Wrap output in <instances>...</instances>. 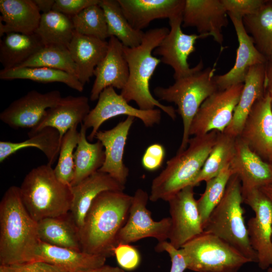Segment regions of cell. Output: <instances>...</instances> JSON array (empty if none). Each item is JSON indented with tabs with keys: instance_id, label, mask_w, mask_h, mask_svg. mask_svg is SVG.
Returning a JSON list of instances; mask_svg holds the SVG:
<instances>
[{
	"instance_id": "6da1fadb",
	"label": "cell",
	"mask_w": 272,
	"mask_h": 272,
	"mask_svg": "<svg viewBox=\"0 0 272 272\" xmlns=\"http://www.w3.org/2000/svg\"><path fill=\"white\" fill-rule=\"evenodd\" d=\"M132 196L123 191H104L92 202L79 229L82 251L114 255L118 234L129 215Z\"/></svg>"
},
{
	"instance_id": "7a4b0ae2",
	"label": "cell",
	"mask_w": 272,
	"mask_h": 272,
	"mask_svg": "<svg viewBox=\"0 0 272 272\" xmlns=\"http://www.w3.org/2000/svg\"><path fill=\"white\" fill-rule=\"evenodd\" d=\"M37 222L26 209L19 187L11 186L0 202V263L30 262L40 242Z\"/></svg>"
},
{
	"instance_id": "3957f363",
	"label": "cell",
	"mask_w": 272,
	"mask_h": 272,
	"mask_svg": "<svg viewBox=\"0 0 272 272\" xmlns=\"http://www.w3.org/2000/svg\"><path fill=\"white\" fill-rule=\"evenodd\" d=\"M167 27L150 29L146 32L142 43L130 48L123 46V52L128 63L129 76L120 94L129 103L134 101L138 108L145 110L157 107L172 119L176 118V110L172 106L163 105L156 99L150 92V80L159 63L160 58L152 52L168 33Z\"/></svg>"
},
{
	"instance_id": "277c9868",
	"label": "cell",
	"mask_w": 272,
	"mask_h": 272,
	"mask_svg": "<svg viewBox=\"0 0 272 272\" xmlns=\"http://www.w3.org/2000/svg\"><path fill=\"white\" fill-rule=\"evenodd\" d=\"M218 131L190 138L187 148L177 152L166 162L165 168L152 182L149 200L168 201L192 184L201 170L216 142Z\"/></svg>"
},
{
	"instance_id": "5b68a950",
	"label": "cell",
	"mask_w": 272,
	"mask_h": 272,
	"mask_svg": "<svg viewBox=\"0 0 272 272\" xmlns=\"http://www.w3.org/2000/svg\"><path fill=\"white\" fill-rule=\"evenodd\" d=\"M19 189L26 209L37 222L70 213L71 186L59 181L52 165L48 163L32 169L24 177Z\"/></svg>"
},
{
	"instance_id": "8992f818",
	"label": "cell",
	"mask_w": 272,
	"mask_h": 272,
	"mask_svg": "<svg viewBox=\"0 0 272 272\" xmlns=\"http://www.w3.org/2000/svg\"><path fill=\"white\" fill-rule=\"evenodd\" d=\"M242 202L241 182L233 174L222 199L204 224L203 232L219 237L251 262L257 263V255L251 246L245 224Z\"/></svg>"
},
{
	"instance_id": "52a82bcc",
	"label": "cell",
	"mask_w": 272,
	"mask_h": 272,
	"mask_svg": "<svg viewBox=\"0 0 272 272\" xmlns=\"http://www.w3.org/2000/svg\"><path fill=\"white\" fill-rule=\"evenodd\" d=\"M201 59L198 69L191 74L175 80L174 83L167 88L157 87L154 95L160 100L174 103L176 112L181 117L183 134L178 152L184 150L190 139L191 123L203 101L218 90L214 80V67L203 70Z\"/></svg>"
},
{
	"instance_id": "ba28073f",
	"label": "cell",
	"mask_w": 272,
	"mask_h": 272,
	"mask_svg": "<svg viewBox=\"0 0 272 272\" xmlns=\"http://www.w3.org/2000/svg\"><path fill=\"white\" fill-rule=\"evenodd\" d=\"M187 269L196 272H238L251 260L219 237L205 232L181 248Z\"/></svg>"
},
{
	"instance_id": "9c48e42d",
	"label": "cell",
	"mask_w": 272,
	"mask_h": 272,
	"mask_svg": "<svg viewBox=\"0 0 272 272\" xmlns=\"http://www.w3.org/2000/svg\"><path fill=\"white\" fill-rule=\"evenodd\" d=\"M242 195L243 202L255 213L247 222V232L258 266L264 270L272 265V203L260 189L242 192Z\"/></svg>"
},
{
	"instance_id": "30bf717a",
	"label": "cell",
	"mask_w": 272,
	"mask_h": 272,
	"mask_svg": "<svg viewBox=\"0 0 272 272\" xmlns=\"http://www.w3.org/2000/svg\"><path fill=\"white\" fill-rule=\"evenodd\" d=\"M244 83L218 90L199 107L190 126L189 135H200L215 130L223 132L230 123Z\"/></svg>"
},
{
	"instance_id": "8fae6325",
	"label": "cell",
	"mask_w": 272,
	"mask_h": 272,
	"mask_svg": "<svg viewBox=\"0 0 272 272\" xmlns=\"http://www.w3.org/2000/svg\"><path fill=\"white\" fill-rule=\"evenodd\" d=\"M120 115L137 118L145 126L151 127L160 123L161 110L155 108L145 110L135 108L130 105L120 94H117L114 88H106L100 93L96 105L90 110L82 123L87 129L92 128L88 140L93 141L95 139L100 127L105 121Z\"/></svg>"
},
{
	"instance_id": "7c38bea8",
	"label": "cell",
	"mask_w": 272,
	"mask_h": 272,
	"mask_svg": "<svg viewBox=\"0 0 272 272\" xmlns=\"http://www.w3.org/2000/svg\"><path fill=\"white\" fill-rule=\"evenodd\" d=\"M149 200V195L145 190L137 189L132 195L127 220L117 237L116 245L129 244L146 238H154L159 242L168 240L170 218L154 221L151 212L147 208Z\"/></svg>"
},
{
	"instance_id": "4fadbf2b",
	"label": "cell",
	"mask_w": 272,
	"mask_h": 272,
	"mask_svg": "<svg viewBox=\"0 0 272 272\" xmlns=\"http://www.w3.org/2000/svg\"><path fill=\"white\" fill-rule=\"evenodd\" d=\"M170 29L160 44L153 51L154 55L161 56V62L174 70V80L189 75L199 66L190 67L187 59L195 50L197 39L210 36L208 34H187L181 29L182 15L169 20Z\"/></svg>"
},
{
	"instance_id": "5bb4252c",
	"label": "cell",
	"mask_w": 272,
	"mask_h": 272,
	"mask_svg": "<svg viewBox=\"0 0 272 272\" xmlns=\"http://www.w3.org/2000/svg\"><path fill=\"white\" fill-rule=\"evenodd\" d=\"M194 195V186L189 185L168 201L171 219L168 242L176 249L203 232Z\"/></svg>"
},
{
	"instance_id": "9a60e30c",
	"label": "cell",
	"mask_w": 272,
	"mask_h": 272,
	"mask_svg": "<svg viewBox=\"0 0 272 272\" xmlns=\"http://www.w3.org/2000/svg\"><path fill=\"white\" fill-rule=\"evenodd\" d=\"M61 98L58 90L45 93L30 91L2 111L0 120L13 129H33L40 123L47 109L55 106Z\"/></svg>"
},
{
	"instance_id": "2e32d148",
	"label": "cell",
	"mask_w": 272,
	"mask_h": 272,
	"mask_svg": "<svg viewBox=\"0 0 272 272\" xmlns=\"http://www.w3.org/2000/svg\"><path fill=\"white\" fill-rule=\"evenodd\" d=\"M238 137L262 160L272 159V108L265 92L253 105Z\"/></svg>"
},
{
	"instance_id": "e0dca14e",
	"label": "cell",
	"mask_w": 272,
	"mask_h": 272,
	"mask_svg": "<svg viewBox=\"0 0 272 272\" xmlns=\"http://www.w3.org/2000/svg\"><path fill=\"white\" fill-rule=\"evenodd\" d=\"M228 24L227 13L222 0H185L183 27L195 28L199 34H208L222 46V30Z\"/></svg>"
},
{
	"instance_id": "ac0fdd59",
	"label": "cell",
	"mask_w": 272,
	"mask_h": 272,
	"mask_svg": "<svg viewBox=\"0 0 272 272\" xmlns=\"http://www.w3.org/2000/svg\"><path fill=\"white\" fill-rule=\"evenodd\" d=\"M235 28L238 41L235 63L226 73L215 75L218 90L244 83L249 69L255 65L265 64L266 57L256 47L252 37L247 33L242 19L229 16Z\"/></svg>"
},
{
	"instance_id": "d6986e66",
	"label": "cell",
	"mask_w": 272,
	"mask_h": 272,
	"mask_svg": "<svg viewBox=\"0 0 272 272\" xmlns=\"http://www.w3.org/2000/svg\"><path fill=\"white\" fill-rule=\"evenodd\" d=\"M135 118L128 116L110 129L99 130L95 136L102 144L105 151L104 162L98 171L109 174L123 185L129 175L128 168L123 162L124 148Z\"/></svg>"
},
{
	"instance_id": "ffe728a7",
	"label": "cell",
	"mask_w": 272,
	"mask_h": 272,
	"mask_svg": "<svg viewBox=\"0 0 272 272\" xmlns=\"http://www.w3.org/2000/svg\"><path fill=\"white\" fill-rule=\"evenodd\" d=\"M107 51L95 69V79L91 90L90 99L98 100L106 88L121 90L125 86L129 76L128 63L123 52V45L116 38L109 37Z\"/></svg>"
},
{
	"instance_id": "44dd1931",
	"label": "cell",
	"mask_w": 272,
	"mask_h": 272,
	"mask_svg": "<svg viewBox=\"0 0 272 272\" xmlns=\"http://www.w3.org/2000/svg\"><path fill=\"white\" fill-rule=\"evenodd\" d=\"M230 167L240 180L242 192L260 189L272 184V172L269 163L254 153L238 137L236 138L235 153Z\"/></svg>"
},
{
	"instance_id": "7402d4cb",
	"label": "cell",
	"mask_w": 272,
	"mask_h": 272,
	"mask_svg": "<svg viewBox=\"0 0 272 272\" xmlns=\"http://www.w3.org/2000/svg\"><path fill=\"white\" fill-rule=\"evenodd\" d=\"M131 27L143 31L153 20L182 16L185 0H117Z\"/></svg>"
},
{
	"instance_id": "603a6c76",
	"label": "cell",
	"mask_w": 272,
	"mask_h": 272,
	"mask_svg": "<svg viewBox=\"0 0 272 272\" xmlns=\"http://www.w3.org/2000/svg\"><path fill=\"white\" fill-rule=\"evenodd\" d=\"M90 111L89 98L85 96L69 95L62 97L55 106L47 109L40 123L30 129L28 135L50 127L58 131L61 143L67 131L79 123H83Z\"/></svg>"
},
{
	"instance_id": "cb8c5ba5",
	"label": "cell",
	"mask_w": 272,
	"mask_h": 272,
	"mask_svg": "<svg viewBox=\"0 0 272 272\" xmlns=\"http://www.w3.org/2000/svg\"><path fill=\"white\" fill-rule=\"evenodd\" d=\"M123 185L109 174L98 171L79 183L71 186L72 200L70 214L79 229L92 202L104 191H123Z\"/></svg>"
},
{
	"instance_id": "d4e9b609",
	"label": "cell",
	"mask_w": 272,
	"mask_h": 272,
	"mask_svg": "<svg viewBox=\"0 0 272 272\" xmlns=\"http://www.w3.org/2000/svg\"><path fill=\"white\" fill-rule=\"evenodd\" d=\"M107 257L51 245L40 241L32 261H42L66 272H84L105 264Z\"/></svg>"
},
{
	"instance_id": "484cf974",
	"label": "cell",
	"mask_w": 272,
	"mask_h": 272,
	"mask_svg": "<svg viewBox=\"0 0 272 272\" xmlns=\"http://www.w3.org/2000/svg\"><path fill=\"white\" fill-rule=\"evenodd\" d=\"M0 36L16 32L34 33L41 14L33 0L0 1Z\"/></svg>"
},
{
	"instance_id": "4316f807",
	"label": "cell",
	"mask_w": 272,
	"mask_h": 272,
	"mask_svg": "<svg viewBox=\"0 0 272 272\" xmlns=\"http://www.w3.org/2000/svg\"><path fill=\"white\" fill-rule=\"evenodd\" d=\"M108 42L75 32L68 46L77 71V78L84 86L94 76L95 68L105 56Z\"/></svg>"
},
{
	"instance_id": "83f0119b",
	"label": "cell",
	"mask_w": 272,
	"mask_h": 272,
	"mask_svg": "<svg viewBox=\"0 0 272 272\" xmlns=\"http://www.w3.org/2000/svg\"><path fill=\"white\" fill-rule=\"evenodd\" d=\"M265 64L251 66L247 74L239 101L230 123L223 132L237 138L254 103L265 93Z\"/></svg>"
},
{
	"instance_id": "f1b7e54d",
	"label": "cell",
	"mask_w": 272,
	"mask_h": 272,
	"mask_svg": "<svg viewBox=\"0 0 272 272\" xmlns=\"http://www.w3.org/2000/svg\"><path fill=\"white\" fill-rule=\"evenodd\" d=\"M40 241L58 247L82 251L79 229L70 213L54 218L43 219L37 222Z\"/></svg>"
},
{
	"instance_id": "f546056e",
	"label": "cell",
	"mask_w": 272,
	"mask_h": 272,
	"mask_svg": "<svg viewBox=\"0 0 272 272\" xmlns=\"http://www.w3.org/2000/svg\"><path fill=\"white\" fill-rule=\"evenodd\" d=\"M43 46L35 33L25 34L11 32L5 34L0 41V62L3 69L19 66Z\"/></svg>"
},
{
	"instance_id": "4dcf8cb0",
	"label": "cell",
	"mask_w": 272,
	"mask_h": 272,
	"mask_svg": "<svg viewBox=\"0 0 272 272\" xmlns=\"http://www.w3.org/2000/svg\"><path fill=\"white\" fill-rule=\"evenodd\" d=\"M87 129L82 123L78 145L74 154V175L71 184L74 186L98 171L105 160V151L101 142H89Z\"/></svg>"
},
{
	"instance_id": "1f68e13d",
	"label": "cell",
	"mask_w": 272,
	"mask_h": 272,
	"mask_svg": "<svg viewBox=\"0 0 272 272\" xmlns=\"http://www.w3.org/2000/svg\"><path fill=\"white\" fill-rule=\"evenodd\" d=\"M28 137L27 140L20 142L1 141L0 162L21 149L34 147L43 152L48 160V163L52 165L58 156L61 145L58 131L52 127H47Z\"/></svg>"
},
{
	"instance_id": "d6a6232c",
	"label": "cell",
	"mask_w": 272,
	"mask_h": 272,
	"mask_svg": "<svg viewBox=\"0 0 272 272\" xmlns=\"http://www.w3.org/2000/svg\"><path fill=\"white\" fill-rule=\"evenodd\" d=\"M107 25L109 37H115L123 46L133 48L142 42L145 32L133 28L117 0H100Z\"/></svg>"
},
{
	"instance_id": "836d02e7",
	"label": "cell",
	"mask_w": 272,
	"mask_h": 272,
	"mask_svg": "<svg viewBox=\"0 0 272 272\" xmlns=\"http://www.w3.org/2000/svg\"><path fill=\"white\" fill-rule=\"evenodd\" d=\"M75 32L71 17L52 10L41 14L39 25L34 33L39 37L44 46L57 45L68 48Z\"/></svg>"
},
{
	"instance_id": "e575fe53",
	"label": "cell",
	"mask_w": 272,
	"mask_h": 272,
	"mask_svg": "<svg viewBox=\"0 0 272 272\" xmlns=\"http://www.w3.org/2000/svg\"><path fill=\"white\" fill-rule=\"evenodd\" d=\"M0 79L4 80L15 79L29 80L42 83L60 82L78 92L84 90V85L78 78L67 72L45 67H17L2 69Z\"/></svg>"
},
{
	"instance_id": "d590c367",
	"label": "cell",
	"mask_w": 272,
	"mask_h": 272,
	"mask_svg": "<svg viewBox=\"0 0 272 272\" xmlns=\"http://www.w3.org/2000/svg\"><path fill=\"white\" fill-rule=\"evenodd\" d=\"M236 140L235 137L218 132L212 149L192 186L194 187L214 178L223 168L230 165L235 153Z\"/></svg>"
},
{
	"instance_id": "8d00e7d4",
	"label": "cell",
	"mask_w": 272,
	"mask_h": 272,
	"mask_svg": "<svg viewBox=\"0 0 272 272\" xmlns=\"http://www.w3.org/2000/svg\"><path fill=\"white\" fill-rule=\"evenodd\" d=\"M242 21L257 49L269 58L272 53V1H266L257 12L244 17Z\"/></svg>"
},
{
	"instance_id": "74e56055",
	"label": "cell",
	"mask_w": 272,
	"mask_h": 272,
	"mask_svg": "<svg viewBox=\"0 0 272 272\" xmlns=\"http://www.w3.org/2000/svg\"><path fill=\"white\" fill-rule=\"evenodd\" d=\"M18 67H45L63 71L77 78L75 64L67 47L57 45L43 46Z\"/></svg>"
},
{
	"instance_id": "f35d334b",
	"label": "cell",
	"mask_w": 272,
	"mask_h": 272,
	"mask_svg": "<svg viewBox=\"0 0 272 272\" xmlns=\"http://www.w3.org/2000/svg\"><path fill=\"white\" fill-rule=\"evenodd\" d=\"M233 174L229 165L223 168L216 176L206 182L205 191L196 200L203 226L212 212L222 199L227 184Z\"/></svg>"
},
{
	"instance_id": "ab89813d",
	"label": "cell",
	"mask_w": 272,
	"mask_h": 272,
	"mask_svg": "<svg viewBox=\"0 0 272 272\" xmlns=\"http://www.w3.org/2000/svg\"><path fill=\"white\" fill-rule=\"evenodd\" d=\"M99 4L85 8L72 20L76 32L105 40L109 38L107 25L104 11Z\"/></svg>"
},
{
	"instance_id": "60d3db41",
	"label": "cell",
	"mask_w": 272,
	"mask_h": 272,
	"mask_svg": "<svg viewBox=\"0 0 272 272\" xmlns=\"http://www.w3.org/2000/svg\"><path fill=\"white\" fill-rule=\"evenodd\" d=\"M78 126L71 128L63 136L58 153L57 164L53 168L55 175L61 182L71 186L74 175V154L79 140Z\"/></svg>"
},
{
	"instance_id": "b9f144b4",
	"label": "cell",
	"mask_w": 272,
	"mask_h": 272,
	"mask_svg": "<svg viewBox=\"0 0 272 272\" xmlns=\"http://www.w3.org/2000/svg\"><path fill=\"white\" fill-rule=\"evenodd\" d=\"M266 2L263 0H222L229 16L241 19L257 12Z\"/></svg>"
},
{
	"instance_id": "7bdbcfd3",
	"label": "cell",
	"mask_w": 272,
	"mask_h": 272,
	"mask_svg": "<svg viewBox=\"0 0 272 272\" xmlns=\"http://www.w3.org/2000/svg\"><path fill=\"white\" fill-rule=\"evenodd\" d=\"M119 267L124 270H132L140 265L141 256L138 250L129 244L119 243L113 249Z\"/></svg>"
},
{
	"instance_id": "ee69618b",
	"label": "cell",
	"mask_w": 272,
	"mask_h": 272,
	"mask_svg": "<svg viewBox=\"0 0 272 272\" xmlns=\"http://www.w3.org/2000/svg\"><path fill=\"white\" fill-rule=\"evenodd\" d=\"M165 157V150L160 144H153L145 151L142 159L143 167L153 171L158 169L162 166Z\"/></svg>"
},
{
	"instance_id": "f6af8a7d",
	"label": "cell",
	"mask_w": 272,
	"mask_h": 272,
	"mask_svg": "<svg viewBox=\"0 0 272 272\" xmlns=\"http://www.w3.org/2000/svg\"><path fill=\"white\" fill-rule=\"evenodd\" d=\"M100 0H55L52 10L61 13L71 18L85 8L98 4Z\"/></svg>"
},
{
	"instance_id": "bcb514c9",
	"label": "cell",
	"mask_w": 272,
	"mask_h": 272,
	"mask_svg": "<svg viewBox=\"0 0 272 272\" xmlns=\"http://www.w3.org/2000/svg\"><path fill=\"white\" fill-rule=\"evenodd\" d=\"M6 272H66L62 268L42 261L2 265Z\"/></svg>"
},
{
	"instance_id": "7dc6e473",
	"label": "cell",
	"mask_w": 272,
	"mask_h": 272,
	"mask_svg": "<svg viewBox=\"0 0 272 272\" xmlns=\"http://www.w3.org/2000/svg\"><path fill=\"white\" fill-rule=\"evenodd\" d=\"M157 252L165 251L169 255L171 265L170 272H184L187 269L185 260L181 248L176 249L168 241L158 242L155 247Z\"/></svg>"
},
{
	"instance_id": "c3c4849f",
	"label": "cell",
	"mask_w": 272,
	"mask_h": 272,
	"mask_svg": "<svg viewBox=\"0 0 272 272\" xmlns=\"http://www.w3.org/2000/svg\"><path fill=\"white\" fill-rule=\"evenodd\" d=\"M265 89V92L268 94L270 98L272 108V62L270 61L266 66Z\"/></svg>"
},
{
	"instance_id": "681fc988",
	"label": "cell",
	"mask_w": 272,
	"mask_h": 272,
	"mask_svg": "<svg viewBox=\"0 0 272 272\" xmlns=\"http://www.w3.org/2000/svg\"><path fill=\"white\" fill-rule=\"evenodd\" d=\"M40 12L46 13L52 10L55 0H33Z\"/></svg>"
},
{
	"instance_id": "f907efd6",
	"label": "cell",
	"mask_w": 272,
	"mask_h": 272,
	"mask_svg": "<svg viewBox=\"0 0 272 272\" xmlns=\"http://www.w3.org/2000/svg\"><path fill=\"white\" fill-rule=\"evenodd\" d=\"M84 272H125L124 269L118 266H112L109 265H103L101 266L90 269Z\"/></svg>"
},
{
	"instance_id": "816d5d0a",
	"label": "cell",
	"mask_w": 272,
	"mask_h": 272,
	"mask_svg": "<svg viewBox=\"0 0 272 272\" xmlns=\"http://www.w3.org/2000/svg\"><path fill=\"white\" fill-rule=\"evenodd\" d=\"M260 189L267 196L272 203V184L264 186Z\"/></svg>"
},
{
	"instance_id": "f5cc1de1",
	"label": "cell",
	"mask_w": 272,
	"mask_h": 272,
	"mask_svg": "<svg viewBox=\"0 0 272 272\" xmlns=\"http://www.w3.org/2000/svg\"><path fill=\"white\" fill-rule=\"evenodd\" d=\"M0 272H6L4 267L2 265H0Z\"/></svg>"
},
{
	"instance_id": "db71d44e",
	"label": "cell",
	"mask_w": 272,
	"mask_h": 272,
	"mask_svg": "<svg viewBox=\"0 0 272 272\" xmlns=\"http://www.w3.org/2000/svg\"><path fill=\"white\" fill-rule=\"evenodd\" d=\"M268 163H269V165L270 166V168H271V172H272V159Z\"/></svg>"
},
{
	"instance_id": "11a10c76",
	"label": "cell",
	"mask_w": 272,
	"mask_h": 272,
	"mask_svg": "<svg viewBox=\"0 0 272 272\" xmlns=\"http://www.w3.org/2000/svg\"><path fill=\"white\" fill-rule=\"evenodd\" d=\"M267 272H272V267L270 266L267 268Z\"/></svg>"
},
{
	"instance_id": "9f6ffc18",
	"label": "cell",
	"mask_w": 272,
	"mask_h": 272,
	"mask_svg": "<svg viewBox=\"0 0 272 272\" xmlns=\"http://www.w3.org/2000/svg\"><path fill=\"white\" fill-rule=\"evenodd\" d=\"M270 61L272 62V53L269 57Z\"/></svg>"
}]
</instances>
